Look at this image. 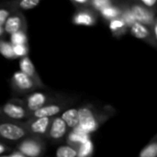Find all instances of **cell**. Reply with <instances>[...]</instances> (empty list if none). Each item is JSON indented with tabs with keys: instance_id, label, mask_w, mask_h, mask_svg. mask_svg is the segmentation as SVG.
<instances>
[{
	"instance_id": "1",
	"label": "cell",
	"mask_w": 157,
	"mask_h": 157,
	"mask_svg": "<svg viewBox=\"0 0 157 157\" xmlns=\"http://www.w3.org/2000/svg\"><path fill=\"white\" fill-rule=\"evenodd\" d=\"M77 109L79 128L86 134L96 132L104 122L114 115L115 110L109 106L98 108L91 103L84 104L77 108Z\"/></svg>"
},
{
	"instance_id": "2",
	"label": "cell",
	"mask_w": 157,
	"mask_h": 157,
	"mask_svg": "<svg viewBox=\"0 0 157 157\" xmlns=\"http://www.w3.org/2000/svg\"><path fill=\"white\" fill-rule=\"evenodd\" d=\"M75 97L71 96H63L61 94H57L56 97L51 100L47 105L42 107L41 109L34 111L29 115V119L34 118H53L59 116L63 110L70 108L72 104L75 101Z\"/></svg>"
},
{
	"instance_id": "3",
	"label": "cell",
	"mask_w": 157,
	"mask_h": 157,
	"mask_svg": "<svg viewBox=\"0 0 157 157\" xmlns=\"http://www.w3.org/2000/svg\"><path fill=\"white\" fill-rule=\"evenodd\" d=\"M0 117L13 121L23 122L29 119V113L21 98H13L0 106Z\"/></svg>"
},
{
	"instance_id": "4",
	"label": "cell",
	"mask_w": 157,
	"mask_h": 157,
	"mask_svg": "<svg viewBox=\"0 0 157 157\" xmlns=\"http://www.w3.org/2000/svg\"><path fill=\"white\" fill-rule=\"evenodd\" d=\"M28 135L24 121H13L0 117V141L19 143Z\"/></svg>"
},
{
	"instance_id": "5",
	"label": "cell",
	"mask_w": 157,
	"mask_h": 157,
	"mask_svg": "<svg viewBox=\"0 0 157 157\" xmlns=\"http://www.w3.org/2000/svg\"><path fill=\"white\" fill-rule=\"evenodd\" d=\"M17 151L25 157H41L46 151V141L28 135L17 143Z\"/></svg>"
},
{
	"instance_id": "6",
	"label": "cell",
	"mask_w": 157,
	"mask_h": 157,
	"mask_svg": "<svg viewBox=\"0 0 157 157\" xmlns=\"http://www.w3.org/2000/svg\"><path fill=\"white\" fill-rule=\"evenodd\" d=\"M10 86L12 92L16 95L15 98H23L40 89L31 78L20 71H17L12 75Z\"/></svg>"
},
{
	"instance_id": "7",
	"label": "cell",
	"mask_w": 157,
	"mask_h": 157,
	"mask_svg": "<svg viewBox=\"0 0 157 157\" xmlns=\"http://www.w3.org/2000/svg\"><path fill=\"white\" fill-rule=\"evenodd\" d=\"M57 93H51V92H40V91H34L23 98H21L27 110L29 111V115L34 111L41 109L45 105H47L51 100H52L56 97Z\"/></svg>"
},
{
	"instance_id": "8",
	"label": "cell",
	"mask_w": 157,
	"mask_h": 157,
	"mask_svg": "<svg viewBox=\"0 0 157 157\" xmlns=\"http://www.w3.org/2000/svg\"><path fill=\"white\" fill-rule=\"evenodd\" d=\"M128 6L136 22L152 27L157 21L156 10H151L142 6L138 1L128 2Z\"/></svg>"
},
{
	"instance_id": "9",
	"label": "cell",
	"mask_w": 157,
	"mask_h": 157,
	"mask_svg": "<svg viewBox=\"0 0 157 157\" xmlns=\"http://www.w3.org/2000/svg\"><path fill=\"white\" fill-rule=\"evenodd\" d=\"M52 118H34L24 121L26 130L29 136H34L46 140Z\"/></svg>"
},
{
	"instance_id": "10",
	"label": "cell",
	"mask_w": 157,
	"mask_h": 157,
	"mask_svg": "<svg viewBox=\"0 0 157 157\" xmlns=\"http://www.w3.org/2000/svg\"><path fill=\"white\" fill-rule=\"evenodd\" d=\"M68 132L69 130L61 117L56 116L52 119L46 140L50 141L52 144H60L65 140Z\"/></svg>"
},
{
	"instance_id": "11",
	"label": "cell",
	"mask_w": 157,
	"mask_h": 157,
	"mask_svg": "<svg viewBox=\"0 0 157 157\" xmlns=\"http://www.w3.org/2000/svg\"><path fill=\"white\" fill-rule=\"evenodd\" d=\"M99 15L90 6L76 9L72 17V22L77 26H95L98 20Z\"/></svg>"
},
{
	"instance_id": "12",
	"label": "cell",
	"mask_w": 157,
	"mask_h": 157,
	"mask_svg": "<svg viewBox=\"0 0 157 157\" xmlns=\"http://www.w3.org/2000/svg\"><path fill=\"white\" fill-rule=\"evenodd\" d=\"M5 34L11 35L17 31L27 30V22L26 17L21 11L13 12L6 20L3 26Z\"/></svg>"
},
{
	"instance_id": "13",
	"label": "cell",
	"mask_w": 157,
	"mask_h": 157,
	"mask_svg": "<svg viewBox=\"0 0 157 157\" xmlns=\"http://www.w3.org/2000/svg\"><path fill=\"white\" fill-rule=\"evenodd\" d=\"M129 31L136 39L144 40V42L151 45L155 49L156 48V39H155L150 27L145 26L139 22H134L130 26Z\"/></svg>"
},
{
	"instance_id": "14",
	"label": "cell",
	"mask_w": 157,
	"mask_h": 157,
	"mask_svg": "<svg viewBox=\"0 0 157 157\" xmlns=\"http://www.w3.org/2000/svg\"><path fill=\"white\" fill-rule=\"evenodd\" d=\"M19 69H20L19 70L20 72H22L23 74L28 75L29 78H31L40 89L45 88V86L42 83V81H41L39 74L37 73V70H36L33 63L29 59V55L19 58Z\"/></svg>"
},
{
	"instance_id": "15",
	"label": "cell",
	"mask_w": 157,
	"mask_h": 157,
	"mask_svg": "<svg viewBox=\"0 0 157 157\" xmlns=\"http://www.w3.org/2000/svg\"><path fill=\"white\" fill-rule=\"evenodd\" d=\"M63 121L65 123L69 131L75 130L79 126L78 109L77 108H68L63 110L60 115Z\"/></svg>"
},
{
	"instance_id": "16",
	"label": "cell",
	"mask_w": 157,
	"mask_h": 157,
	"mask_svg": "<svg viewBox=\"0 0 157 157\" xmlns=\"http://www.w3.org/2000/svg\"><path fill=\"white\" fill-rule=\"evenodd\" d=\"M87 140H90L89 134H86V132H84L79 128V126L77 128H75V130L69 131V132L65 138L67 144L75 146L76 148H78L82 144H84Z\"/></svg>"
},
{
	"instance_id": "17",
	"label": "cell",
	"mask_w": 157,
	"mask_h": 157,
	"mask_svg": "<svg viewBox=\"0 0 157 157\" xmlns=\"http://www.w3.org/2000/svg\"><path fill=\"white\" fill-rule=\"evenodd\" d=\"M122 13V2L116 1L115 5L106 7L98 12L99 17H101L106 21H110L112 19L121 17Z\"/></svg>"
},
{
	"instance_id": "18",
	"label": "cell",
	"mask_w": 157,
	"mask_h": 157,
	"mask_svg": "<svg viewBox=\"0 0 157 157\" xmlns=\"http://www.w3.org/2000/svg\"><path fill=\"white\" fill-rule=\"evenodd\" d=\"M109 28L115 38H121L129 31L128 25L121 17H118L109 21Z\"/></svg>"
},
{
	"instance_id": "19",
	"label": "cell",
	"mask_w": 157,
	"mask_h": 157,
	"mask_svg": "<svg viewBox=\"0 0 157 157\" xmlns=\"http://www.w3.org/2000/svg\"><path fill=\"white\" fill-rule=\"evenodd\" d=\"M9 4L14 11H26L35 8L40 4V0H15L9 1Z\"/></svg>"
},
{
	"instance_id": "20",
	"label": "cell",
	"mask_w": 157,
	"mask_h": 157,
	"mask_svg": "<svg viewBox=\"0 0 157 157\" xmlns=\"http://www.w3.org/2000/svg\"><path fill=\"white\" fill-rule=\"evenodd\" d=\"M139 157H157V135L155 134L152 140L141 150Z\"/></svg>"
},
{
	"instance_id": "21",
	"label": "cell",
	"mask_w": 157,
	"mask_h": 157,
	"mask_svg": "<svg viewBox=\"0 0 157 157\" xmlns=\"http://www.w3.org/2000/svg\"><path fill=\"white\" fill-rule=\"evenodd\" d=\"M55 157H77V148L69 144L60 145L55 152Z\"/></svg>"
},
{
	"instance_id": "22",
	"label": "cell",
	"mask_w": 157,
	"mask_h": 157,
	"mask_svg": "<svg viewBox=\"0 0 157 157\" xmlns=\"http://www.w3.org/2000/svg\"><path fill=\"white\" fill-rule=\"evenodd\" d=\"M9 36V42L12 45H28L27 30L17 31Z\"/></svg>"
},
{
	"instance_id": "23",
	"label": "cell",
	"mask_w": 157,
	"mask_h": 157,
	"mask_svg": "<svg viewBox=\"0 0 157 157\" xmlns=\"http://www.w3.org/2000/svg\"><path fill=\"white\" fill-rule=\"evenodd\" d=\"M0 53L6 59L13 60V59L17 58L13 52L12 44L9 41L4 40L3 38L0 39Z\"/></svg>"
},
{
	"instance_id": "24",
	"label": "cell",
	"mask_w": 157,
	"mask_h": 157,
	"mask_svg": "<svg viewBox=\"0 0 157 157\" xmlns=\"http://www.w3.org/2000/svg\"><path fill=\"white\" fill-rule=\"evenodd\" d=\"M15 12L13 8L11 7L9 1L0 3V26L3 27L6 18L13 13Z\"/></svg>"
},
{
	"instance_id": "25",
	"label": "cell",
	"mask_w": 157,
	"mask_h": 157,
	"mask_svg": "<svg viewBox=\"0 0 157 157\" xmlns=\"http://www.w3.org/2000/svg\"><path fill=\"white\" fill-rule=\"evenodd\" d=\"M116 1H112V0H90V4L89 6L95 10L96 12H99L102 9L111 6L113 5H115Z\"/></svg>"
},
{
	"instance_id": "26",
	"label": "cell",
	"mask_w": 157,
	"mask_h": 157,
	"mask_svg": "<svg viewBox=\"0 0 157 157\" xmlns=\"http://www.w3.org/2000/svg\"><path fill=\"white\" fill-rule=\"evenodd\" d=\"M93 154V144L87 140L77 148V157H91Z\"/></svg>"
},
{
	"instance_id": "27",
	"label": "cell",
	"mask_w": 157,
	"mask_h": 157,
	"mask_svg": "<svg viewBox=\"0 0 157 157\" xmlns=\"http://www.w3.org/2000/svg\"><path fill=\"white\" fill-rule=\"evenodd\" d=\"M13 52L17 58H21L28 55L29 45H12Z\"/></svg>"
},
{
	"instance_id": "28",
	"label": "cell",
	"mask_w": 157,
	"mask_h": 157,
	"mask_svg": "<svg viewBox=\"0 0 157 157\" xmlns=\"http://www.w3.org/2000/svg\"><path fill=\"white\" fill-rule=\"evenodd\" d=\"M70 3L76 8H84L88 7L90 4V0H70Z\"/></svg>"
},
{
	"instance_id": "29",
	"label": "cell",
	"mask_w": 157,
	"mask_h": 157,
	"mask_svg": "<svg viewBox=\"0 0 157 157\" xmlns=\"http://www.w3.org/2000/svg\"><path fill=\"white\" fill-rule=\"evenodd\" d=\"M142 6L144 7L151 9V10H156L155 6H156V0H139L138 1Z\"/></svg>"
},
{
	"instance_id": "30",
	"label": "cell",
	"mask_w": 157,
	"mask_h": 157,
	"mask_svg": "<svg viewBox=\"0 0 157 157\" xmlns=\"http://www.w3.org/2000/svg\"><path fill=\"white\" fill-rule=\"evenodd\" d=\"M8 150H9V147L6 144L0 142V156L3 155L4 154H6Z\"/></svg>"
},
{
	"instance_id": "31",
	"label": "cell",
	"mask_w": 157,
	"mask_h": 157,
	"mask_svg": "<svg viewBox=\"0 0 157 157\" xmlns=\"http://www.w3.org/2000/svg\"><path fill=\"white\" fill-rule=\"evenodd\" d=\"M4 34H5L4 29H3V27H1V26H0V39H2V37L4 36Z\"/></svg>"
}]
</instances>
